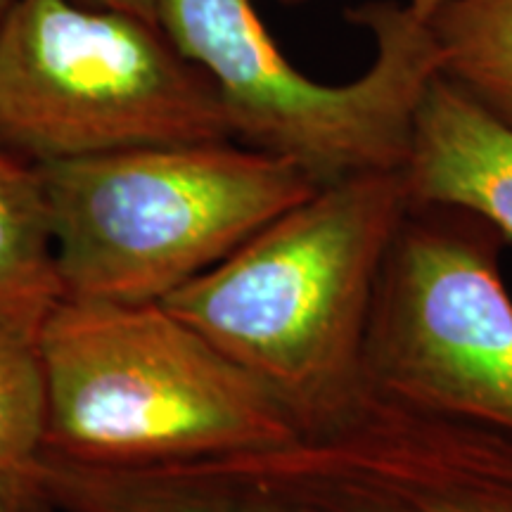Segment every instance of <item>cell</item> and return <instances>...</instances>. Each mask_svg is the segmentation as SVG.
I'll return each instance as SVG.
<instances>
[{"mask_svg": "<svg viewBox=\"0 0 512 512\" xmlns=\"http://www.w3.org/2000/svg\"><path fill=\"white\" fill-rule=\"evenodd\" d=\"M15 3V0H0V22H3V17H5V12L10 10V5Z\"/></svg>", "mask_w": 512, "mask_h": 512, "instance_id": "obj_14", "label": "cell"}, {"mask_svg": "<svg viewBox=\"0 0 512 512\" xmlns=\"http://www.w3.org/2000/svg\"><path fill=\"white\" fill-rule=\"evenodd\" d=\"M69 3L88 5V8L128 12V15L150 19V22H157L159 10V0H69Z\"/></svg>", "mask_w": 512, "mask_h": 512, "instance_id": "obj_12", "label": "cell"}, {"mask_svg": "<svg viewBox=\"0 0 512 512\" xmlns=\"http://www.w3.org/2000/svg\"><path fill=\"white\" fill-rule=\"evenodd\" d=\"M280 3L285 5H299V3H306V0H280ZM448 0H406V8L411 10L413 17H418L420 22H430V19L437 15V12L444 8Z\"/></svg>", "mask_w": 512, "mask_h": 512, "instance_id": "obj_13", "label": "cell"}, {"mask_svg": "<svg viewBox=\"0 0 512 512\" xmlns=\"http://www.w3.org/2000/svg\"><path fill=\"white\" fill-rule=\"evenodd\" d=\"M373 38L349 83L313 81L290 62L254 0H159L157 22L214 83L235 143L297 164L318 185L403 169L413 117L439 72L430 27L406 5L347 12Z\"/></svg>", "mask_w": 512, "mask_h": 512, "instance_id": "obj_5", "label": "cell"}, {"mask_svg": "<svg viewBox=\"0 0 512 512\" xmlns=\"http://www.w3.org/2000/svg\"><path fill=\"white\" fill-rule=\"evenodd\" d=\"M233 140L214 83L159 22L15 0L0 22V147L31 164Z\"/></svg>", "mask_w": 512, "mask_h": 512, "instance_id": "obj_6", "label": "cell"}, {"mask_svg": "<svg viewBox=\"0 0 512 512\" xmlns=\"http://www.w3.org/2000/svg\"><path fill=\"white\" fill-rule=\"evenodd\" d=\"M46 425L48 387L38 337L0 328V501L12 512H55L38 479Z\"/></svg>", "mask_w": 512, "mask_h": 512, "instance_id": "obj_10", "label": "cell"}, {"mask_svg": "<svg viewBox=\"0 0 512 512\" xmlns=\"http://www.w3.org/2000/svg\"><path fill=\"white\" fill-rule=\"evenodd\" d=\"M505 240L453 207H413L377 278L363 384L384 399L512 434V297Z\"/></svg>", "mask_w": 512, "mask_h": 512, "instance_id": "obj_7", "label": "cell"}, {"mask_svg": "<svg viewBox=\"0 0 512 512\" xmlns=\"http://www.w3.org/2000/svg\"><path fill=\"white\" fill-rule=\"evenodd\" d=\"M427 27L441 76L512 128V0H448Z\"/></svg>", "mask_w": 512, "mask_h": 512, "instance_id": "obj_11", "label": "cell"}, {"mask_svg": "<svg viewBox=\"0 0 512 512\" xmlns=\"http://www.w3.org/2000/svg\"><path fill=\"white\" fill-rule=\"evenodd\" d=\"M46 453L159 465L252 451L297 427L245 370L164 304L64 302L38 332Z\"/></svg>", "mask_w": 512, "mask_h": 512, "instance_id": "obj_4", "label": "cell"}, {"mask_svg": "<svg viewBox=\"0 0 512 512\" xmlns=\"http://www.w3.org/2000/svg\"><path fill=\"white\" fill-rule=\"evenodd\" d=\"M411 207L401 169L320 185L159 304L309 430L366 392L375 285Z\"/></svg>", "mask_w": 512, "mask_h": 512, "instance_id": "obj_2", "label": "cell"}, {"mask_svg": "<svg viewBox=\"0 0 512 512\" xmlns=\"http://www.w3.org/2000/svg\"><path fill=\"white\" fill-rule=\"evenodd\" d=\"M60 512H512V434L373 392L252 451L159 465L48 456Z\"/></svg>", "mask_w": 512, "mask_h": 512, "instance_id": "obj_1", "label": "cell"}, {"mask_svg": "<svg viewBox=\"0 0 512 512\" xmlns=\"http://www.w3.org/2000/svg\"><path fill=\"white\" fill-rule=\"evenodd\" d=\"M415 207H453L512 240V128L437 74L413 117L401 169Z\"/></svg>", "mask_w": 512, "mask_h": 512, "instance_id": "obj_8", "label": "cell"}, {"mask_svg": "<svg viewBox=\"0 0 512 512\" xmlns=\"http://www.w3.org/2000/svg\"><path fill=\"white\" fill-rule=\"evenodd\" d=\"M62 302L41 171L0 147V328L38 337Z\"/></svg>", "mask_w": 512, "mask_h": 512, "instance_id": "obj_9", "label": "cell"}, {"mask_svg": "<svg viewBox=\"0 0 512 512\" xmlns=\"http://www.w3.org/2000/svg\"><path fill=\"white\" fill-rule=\"evenodd\" d=\"M0 512H12L10 508H8V505H5L3 501H0Z\"/></svg>", "mask_w": 512, "mask_h": 512, "instance_id": "obj_15", "label": "cell"}, {"mask_svg": "<svg viewBox=\"0 0 512 512\" xmlns=\"http://www.w3.org/2000/svg\"><path fill=\"white\" fill-rule=\"evenodd\" d=\"M64 299L159 304L320 185L235 140L36 164Z\"/></svg>", "mask_w": 512, "mask_h": 512, "instance_id": "obj_3", "label": "cell"}]
</instances>
